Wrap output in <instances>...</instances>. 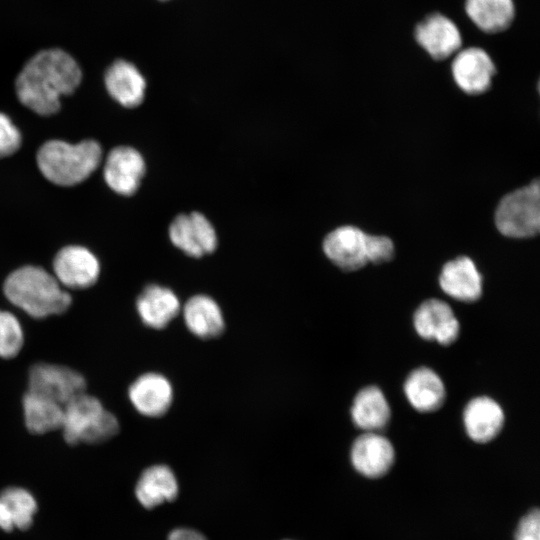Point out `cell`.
Masks as SVG:
<instances>
[{
    "mask_svg": "<svg viewBox=\"0 0 540 540\" xmlns=\"http://www.w3.org/2000/svg\"><path fill=\"white\" fill-rule=\"evenodd\" d=\"M77 62L60 49H47L34 55L16 79V93L23 105L48 116L60 108V98L72 94L81 82Z\"/></svg>",
    "mask_w": 540,
    "mask_h": 540,
    "instance_id": "obj_1",
    "label": "cell"
},
{
    "mask_svg": "<svg viewBox=\"0 0 540 540\" xmlns=\"http://www.w3.org/2000/svg\"><path fill=\"white\" fill-rule=\"evenodd\" d=\"M6 298L33 318L64 313L71 296L54 275L37 266H23L4 282Z\"/></svg>",
    "mask_w": 540,
    "mask_h": 540,
    "instance_id": "obj_2",
    "label": "cell"
},
{
    "mask_svg": "<svg viewBox=\"0 0 540 540\" xmlns=\"http://www.w3.org/2000/svg\"><path fill=\"white\" fill-rule=\"evenodd\" d=\"M101 158V146L94 140H84L77 144L50 140L39 148L37 164L50 182L72 186L87 179L97 169Z\"/></svg>",
    "mask_w": 540,
    "mask_h": 540,
    "instance_id": "obj_3",
    "label": "cell"
},
{
    "mask_svg": "<svg viewBox=\"0 0 540 540\" xmlns=\"http://www.w3.org/2000/svg\"><path fill=\"white\" fill-rule=\"evenodd\" d=\"M60 429L68 444H99L118 433L119 422L99 399L84 392L64 405Z\"/></svg>",
    "mask_w": 540,
    "mask_h": 540,
    "instance_id": "obj_4",
    "label": "cell"
},
{
    "mask_svg": "<svg viewBox=\"0 0 540 540\" xmlns=\"http://www.w3.org/2000/svg\"><path fill=\"white\" fill-rule=\"evenodd\" d=\"M494 221L509 238H531L540 230V184L538 180L506 194L499 201Z\"/></svg>",
    "mask_w": 540,
    "mask_h": 540,
    "instance_id": "obj_5",
    "label": "cell"
},
{
    "mask_svg": "<svg viewBox=\"0 0 540 540\" xmlns=\"http://www.w3.org/2000/svg\"><path fill=\"white\" fill-rule=\"evenodd\" d=\"M28 390L64 406L85 392L86 381L81 373L70 367L40 362L29 370Z\"/></svg>",
    "mask_w": 540,
    "mask_h": 540,
    "instance_id": "obj_6",
    "label": "cell"
},
{
    "mask_svg": "<svg viewBox=\"0 0 540 540\" xmlns=\"http://www.w3.org/2000/svg\"><path fill=\"white\" fill-rule=\"evenodd\" d=\"M452 77L458 88L468 95H481L492 86L495 63L480 47L460 49L451 64Z\"/></svg>",
    "mask_w": 540,
    "mask_h": 540,
    "instance_id": "obj_7",
    "label": "cell"
},
{
    "mask_svg": "<svg viewBox=\"0 0 540 540\" xmlns=\"http://www.w3.org/2000/svg\"><path fill=\"white\" fill-rule=\"evenodd\" d=\"M172 244L191 257L212 253L217 247V235L211 222L199 212L180 214L168 229Z\"/></svg>",
    "mask_w": 540,
    "mask_h": 540,
    "instance_id": "obj_8",
    "label": "cell"
},
{
    "mask_svg": "<svg viewBox=\"0 0 540 540\" xmlns=\"http://www.w3.org/2000/svg\"><path fill=\"white\" fill-rule=\"evenodd\" d=\"M366 234L353 225H343L329 232L323 240L326 257L344 271H355L368 264Z\"/></svg>",
    "mask_w": 540,
    "mask_h": 540,
    "instance_id": "obj_9",
    "label": "cell"
},
{
    "mask_svg": "<svg viewBox=\"0 0 540 540\" xmlns=\"http://www.w3.org/2000/svg\"><path fill=\"white\" fill-rule=\"evenodd\" d=\"M414 37L434 60H445L461 48L462 36L457 25L441 13H432L417 24Z\"/></svg>",
    "mask_w": 540,
    "mask_h": 540,
    "instance_id": "obj_10",
    "label": "cell"
},
{
    "mask_svg": "<svg viewBox=\"0 0 540 540\" xmlns=\"http://www.w3.org/2000/svg\"><path fill=\"white\" fill-rule=\"evenodd\" d=\"M54 276L66 288L91 287L100 274V264L87 248L77 245L62 248L53 262Z\"/></svg>",
    "mask_w": 540,
    "mask_h": 540,
    "instance_id": "obj_11",
    "label": "cell"
},
{
    "mask_svg": "<svg viewBox=\"0 0 540 540\" xmlns=\"http://www.w3.org/2000/svg\"><path fill=\"white\" fill-rule=\"evenodd\" d=\"M145 169L139 151L130 146H118L108 154L103 174L106 184L114 192L130 196L138 190Z\"/></svg>",
    "mask_w": 540,
    "mask_h": 540,
    "instance_id": "obj_12",
    "label": "cell"
},
{
    "mask_svg": "<svg viewBox=\"0 0 540 540\" xmlns=\"http://www.w3.org/2000/svg\"><path fill=\"white\" fill-rule=\"evenodd\" d=\"M413 324L420 337L436 340L441 345L452 344L460 333V324L452 308L435 298L419 305L413 315Z\"/></svg>",
    "mask_w": 540,
    "mask_h": 540,
    "instance_id": "obj_13",
    "label": "cell"
},
{
    "mask_svg": "<svg viewBox=\"0 0 540 540\" xmlns=\"http://www.w3.org/2000/svg\"><path fill=\"white\" fill-rule=\"evenodd\" d=\"M353 467L368 478L385 475L395 460L394 447L385 436L377 432H364L351 447Z\"/></svg>",
    "mask_w": 540,
    "mask_h": 540,
    "instance_id": "obj_14",
    "label": "cell"
},
{
    "mask_svg": "<svg viewBox=\"0 0 540 540\" xmlns=\"http://www.w3.org/2000/svg\"><path fill=\"white\" fill-rule=\"evenodd\" d=\"M128 397L138 413L156 418L163 416L171 407L173 387L166 376L147 372L131 383Z\"/></svg>",
    "mask_w": 540,
    "mask_h": 540,
    "instance_id": "obj_15",
    "label": "cell"
},
{
    "mask_svg": "<svg viewBox=\"0 0 540 540\" xmlns=\"http://www.w3.org/2000/svg\"><path fill=\"white\" fill-rule=\"evenodd\" d=\"M439 285L450 297L471 303L482 295L483 277L470 257L458 256L443 265Z\"/></svg>",
    "mask_w": 540,
    "mask_h": 540,
    "instance_id": "obj_16",
    "label": "cell"
},
{
    "mask_svg": "<svg viewBox=\"0 0 540 540\" xmlns=\"http://www.w3.org/2000/svg\"><path fill=\"white\" fill-rule=\"evenodd\" d=\"M463 422L467 435L477 443L495 439L504 425V412L492 398L479 396L465 406Z\"/></svg>",
    "mask_w": 540,
    "mask_h": 540,
    "instance_id": "obj_17",
    "label": "cell"
},
{
    "mask_svg": "<svg viewBox=\"0 0 540 540\" xmlns=\"http://www.w3.org/2000/svg\"><path fill=\"white\" fill-rule=\"evenodd\" d=\"M136 309L145 326L158 330L165 328L179 314L181 304L170 288L150 284L138 296Z\"/></svg>",
    "mask_w": 540,
    "mask_h": 540,
    "instance_id": "obj_18",
    "label": "cell"
},
{
    "mask_svg": "<svg viewBox=\"0 0 540 540\" xmlns=\"http://www.w3.org/2000/svg\"><path fill=\"white\" fill-rule=\"evenodd\" d=\"M182 315L187 329L201 339H212L219 336L225 321L218 303L204 294L189 298L182 308Z\"/></svg>",
    "mask_w": 540,
    "mask_h": 540,
    "instance_id": "obj_19",
    "label": "cell"
},
{
    "mask_svg": "<svg viewBox=\"0 0 540 540\" xmlns=\"http://www.w3.org/2000/svg\"><path fill=\"white\" fill-rule=\"evenodd\" d=\"M105 85L110 96L124 107H136L144 99L145 79L132 63L125 60H117L108 68Z\"/></svg>",
    "mask_w": 540,
    "mask_h": 540,
    "instance_id": "obj_20",
    "label": "cell"
},
{
    "mask_svg": "<svg viewBox=\"0 0 540 540\" xmlns=\"http://www.w3.org/2000/svg\"><path fill=\"white\" fill-rule=\"evenodd\" d=\"M178 491L179 486L174 472L163 464L146 468L135 486L137 500L147 509L174 500Z\"/></svg>",
    "mask_w": 540,
    "mask_h": 540,
    "instance_id": "obj_21",
    "label": "cell"
},
{
    "mask_svg": "<svg viewBox=\"0 0 540 540\" xmlns=\"http://www.w3.org/2000/svg\"><path fill=\"white\" fill-rule=\"evenodd\" d=\"M404 392L413 408L424 413L439 409L446 395L443 381L428 367H419L408 375Z\"/></svg>",
    "mask_w": 540,
    "mask_h": 540,
    "instance_id": "obj_22",
    "label": "cell"
},
{
    "mask_svg": "<svg viewBox=\"0 0 540 540\" xmlns=\"http://www.w3.org/2000/svg\"><path fill=\"white\" fill-rule=\"evenodd\" d=\"M390 416V406L377 386L364 387L354 397L351 417L354 424L365 432H377L384 428Z\"/></svg>",
    "mask_w": 540,
    "mask_h": 540,
    "instance_id": "obj_23",
    "label": "cell"
},
{
    "mask_svg": "<svg viewBox=\"0 0 540 540\" xmlns=\"http://www.w3.org/2000/svg\"><path fill=\"white\" fill-rule=\"evenodd\" d=\"M37 511L34 496L21 487H8L0 492V529L10 532L28 529Z\"/></svg>",
    "mask_w": 540,
    "mask_h": 540,
    "instance_id": "obj_24",
    "label": "cell"
},
{
    "mask_svg": "<svg viewBox=\"0 0 540 540\" xmlns=\"http://www.w3.org/2000/svg\"><path fill=\"white\" fill-rule=\"evenodd\" d=\"M464 8L473 24L489 34L505 31L515 18L513 0H465Z\"/></svg>",
    "mask_w": 540,
    "mask_h": 540,
    "instance_id": "obj_25",
    "label": "cell"
},
{
    "mask_svg": "<svg viewBox=\"0 0 540 540\" xmlns=\"http://www.w3.org/2000/svg\"><path fill=\"white\" fill-rule=\"evenodd\" d=\"M22 406L29 432L39 435L61 428L64 406L60 403L28 390L23 396Z\"/></svg>",
    "mask_w": 540,
    "mask_h": 540,
    "instance_id": "obj_26",
    "label": "cell"
},
{
    "mask_svg": "<svg viewBox=\"0 0 540 540\" xmlns=\"http://www.w3.org/2000/svg\"><path fill=\"white\" fill-rule=\"evenodd\" d=\"M23 344L24 333L17 317L9 311L0 310V357H15Z\"/></svg>",
    "mask_w": 540,
    "mask_h": 540,
    "instance_id": "obj_27",
    "label": "cell"
},
{
    "mask_svg": "<svg viewBox=\"0 0 540 540\" xmlns=\"http://www.w3.org/2000/svg\"><path fill=\"white\" fill-rule=\"evenodd\" d=\"M20 146V131L6 114L0 112V158L12 155Z\"/></svg>",
    "mask_w": 540,
    "mask_h": 540,
    "instance_id": "obj_28",
    "label": "cell"
},
{
    "mask_svg": "<svg viewBox=\"0 0 540 540\" xmlns=\"http://www.w3.org/2000/svg\"><path fill=\"white\" fill-rule=\"evenodd\" d=\"M368 262L383 264L394 257L393 241L384 235H369L367 240Z\"/></svg>",
    "mask_w": 540,
    "mask_h": 540,
    "instance_id": "obj_29",
    "label": "cell"
},
{
    "mask_svg": "<svg viewBox=\"0 0 540 540\" xmlns=\"http://www.w3.org/2000/svg\"><path fill=\"white\" fill-rule=\"evenodd\" d=\"M515 540H540V516L537 509L530 511L520 520Z\"/></svg>",
    "mask_w": 540,
    "mask_h": 540,
    "instance_id": "obj_30",
    "label": "cell"
},
{
    "mask_svg": "<svg viewBox=\"0 0 540 540\" xmlns=\"http://www.w3.org/2000/svg\"><path fill=\"white\" fill-rule=\"evenodd\" d=\"M168 540H207L200 532L190 528H176L168 535Z\"/></svg>",
    "mask_w": 540,
    "mask_h": 540,
    "instance_id": "obj_31",
    "label": "cell"
}]
</instances>
